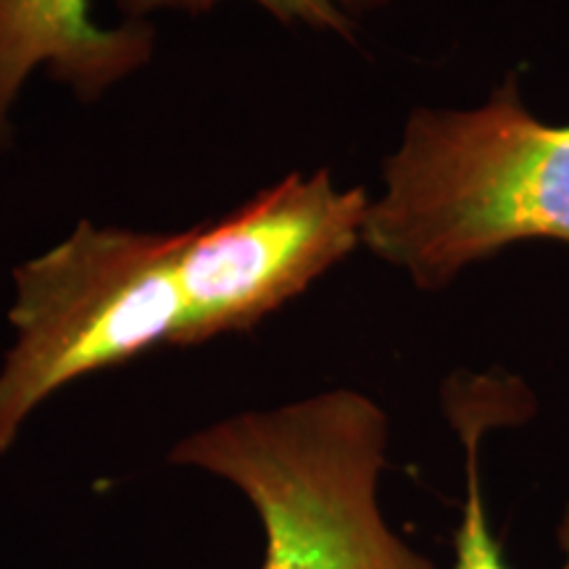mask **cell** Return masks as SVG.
<instances>
[{
	"mask_svg": "<svg viewBox=\"0 0 569 569\" xmlns=\"http://www.w3.org/2000/svg\"><path fill=\"white\" fill-rule=\"evenodd\" d=\"M382 174L365 246L419 290L522 240L569 246V124L532 117L515 77L480 109L411 113Z\"/></svg>",
	"mask_w": 569,
	"mask_h": 569,
	"instance_id": "6da1fadb",
	"label": "cell"
},
{
	"mask_svg": "<svg viewBox=\"0 0 569 569\" xmlns=\"http://www.w3.org/2000/svg\"><path fill=\"white\" fill-rule=\"evenodd\" d=\"M388 417L359 390H327L219 419L169 461L230 482L261 530V569H438L380 507Z\"/></svg>",
	"mask_w": 569,
	"mask_h": 569,
	"instance_id": "7a4b0ae2",
	"label": "cell"
},
{
	"mask_svg": "<svg viewBox=\"0 0 569 569\" xmlns=\"http://www.w3.org/2000/svg\"><path fill=\"white\" fill-rule=\"evenodd\" d=\"M182 246L184 232L80 222L63 243L13 269L17 338L0 365V457L69 382L177 343Z\"/></svg>",
	"mask_w": 569,
	"mask_h": 569,
	"instance_id": "3957f363",
	"label": "cell"
},
{
	"mask_svg": "<svg viewBox=\"0 0 569 569\" xmlns=\"http://www.w3.org/2000/svg\"><path fill=\"white\" fill-rule=\"evenodd\" d=\"M365 188L338 190L330 169L290 174L224 217L184 232L182 327L174 346L248 332L365 243Z\"/></svg>",
	"mask_w": 569,
	"mask_h": 569,
	"instance_id": "277c9868",
	"label": "cell"
},
{
	"mask_svg": "<svg viewBox=\"0 0 569 569\" xmlns=\"http://www.w3.org/2000/svg\"><path fill=\"white\" fill-rule=\"evenodd\" d=\"M156 30L146 19L101 27L88 0H0V148L13 138L11 109L27 77L46 67L82 101H96L153 53Z\"/></svg>",
	"mask_w": 569,
	"mask_h": 569,
	"instance_id": "5b68a950",
	"label": "cell"
},
{
	"mask_svg": "<svg viewBox=\"0 0 569 569\" xmlns=\"http://www.w3.org/2000/svg\"><path fill=\"white\" fill-rule=\"evenodd\" d=\"M448 422L465 446V507L453 536V569H511L493 536L482 488V440L490 430L519 425L530 417L532 396L522 380L509 375H459L443 390ZM561 561L569 569V498L557 525Z\"/></svg>",
	"mask_w": 569,
	"mask_h": 569,
	"instance_id": "8992f818",
	"label": "cell"
},
{
	"mask_svg": "<svg viewBox=\"0 0 569 569\" xmlns=\"http://www.w3.org/2000/svg\"><path fill=\"white\" fill-rule=\"evenodd\" d=\"M119 11L127 19H146V13L159 9H174L188 13H206L211 11L219 0H113ZM261 9H267L282 24H303L315 27V30L336 32L340 38H353L356 19L361 13L380 9L388 0H256Z\"/></svg>",
	"mask_w": 569,
	"mask_h": 569,
	"instance_id": "52a82bcc",
	"label": "cell"
}]
</instances>
